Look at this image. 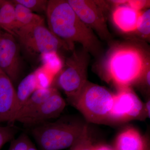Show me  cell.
Segmentation results:
<instances>
[{"label": "cell", "instance_id": "20", "mask_svg": "<svg viewBox=\"0 0 150 150\" xmlns=\"http://www.w3.org/2000/svg\"><path fill=\"white\" fill-rule=\"evenodd\" d=\"M20 129L14 124L0 126V150L7 143L11 142L19 131Z\"/></svg>", "mask_w": 150, "mask_h": 150}, {"label": "cell", "instance_id": "1", "mask_svg": "<svg viewBox=\"0 0 150 150\" xmlns=\"http://www.w3.org/2000/svg\"><path fill=\"white\" fill-rule=\"evenodd\" d=\"M46 13L48 29L56 37L71 45L80 43L88 53L99 52L97 37L79 18L68 1H48Z\"/></svg>", "mask_w": 150, "mask_h": 150}, {"label": "cell", "instance_id": "7", "mask_svg": "<svg viewBox=\"0 0 150 150\" xmlns=\"http://www.w3.org/2000/svg\"><path fill=\"white\" fill-rule=\"evenodd\" d=\"M147 118L144 103L130 87L119 88L115 94L108 123H121Z\"/></svg>", "mask_w": 150, "mask_h": 150}, {"label": "cell", "instance_id": "16", "mask_svg": "<svg viewBox=\"0 0 150 150\" xmlns=\"http://www.w3.org/2000/svg\"><path fill=\"white\" fill-rule=\"evenodd\" d=\"M37 88V72L36 71L28 75L19 84L16 91V115L22 106Z\"/></svg>", "mask_w": 150, "mask_h": 150}, {"label": "cell", "instance_id": "22", "mask_svg": "<svg viewBox=\"0 0 150 150\" xmlns=\"http://www.w3.org/2000/svg\"><path fill=\"white\" fill-rule=\"evenodd\" d=\"M14 2L21 4L32 12H46L48 1L46 0H13Z\"/></svg>", "mask_w": 150, "mask_h": 150}, {"label": "cell", "instance_id": "27", "mask_svg": "<svg viewBox=\"0 0 150 150\" xmlns=\"http://www.w3.org/2000/svg\"><path fill=\"white\" fill-rule=\"evenodd\" d=\"M128 1H111V2L112 3H113L114 4L116 5L120 6L122 5L126 4L128 2Z\"/></svg>", "mask_w": 150, "mask_h": 150}, {"label": "cell", "instance_id": "28", "mask_svg": "<svg viewBox=\"0 0 150 150\" xmlns=\"http://www.w3.org/2000/svg\"><path fill=\"white\" fill-rule=\"evenodd\" d=\"M146 150H150L149 146L148 147V148Z\"/></svg>", "mask_w": 150, "mask_h": 150}, {"label": "cell", "instance_id": "15", "mask_svg": "<svg viewBox=\"0 0 150 150\" xmlns=\"http://www.w3.org/2000/svg\"><path fill=\"white\" fill-rule=\"evenodd\" d=\"M0 28L15 37L18 28L14 5L12 1L0 0Z\"/></svg>", "mask_w": 150, "mask_h": 150}, {"label": "cell", "instance_id": "3", "mask_svg": "<svg viewBox=\"0 0 150 150\" xmlns=\"http://www.w3.org/2000/svg\"><path fill=\"white\" fill-rule=\"evenodd\" d=\"M87 127L81 122L60 119L33 126L30 132L41 150H62L71 148Z\"/></svg>", "mask_w": 150, "mask_h": 150}, {"label": "cell", "instance_id": "4", "mask_svg": "<svg viewBox=\"0 0 150 150\" xmlns=\"http://www.w3.org/2000/svg\"><path fill=\"white\" fill-rule=\"evenodd\" d=\"M115 94L104 87L87 81L80 93L69 100L88 122L108 123Z\"/></svg>", "mask_w": 150, "mask_h": 150}, {"label": "cell", "instance_id": "18", "mask_svg": "<svg viewBox=\"0 0 150 150\" xmlns=\"http://www.w3.org/2000/svg\"><path fill=\"white\" fill-rule=\"evenodd\" d=\"M136 31L141 37L144 38H149L150 34V10L142 11L137 23Z\"/></svg>", "mask_w": 150, "mask_h": 150}, {"label": "cell", "instance_id": "14", "mask_svg": "<svg viewBox=\"0 0 150 150\" xmlns=\"http://www.w3.org/2000/svg\"><path fill=\"white\" fill-rule=\"evenodd\" d=\"M56 89L55 88L51 86L46 88H37L18 110L15 117L14 123L36 110L52 95Z\"/></svg>", "mask_w": 150, "mask_h": 150}, {"label": "cell", "instance_id": "9", "mask_svg": "<svg viewBox=\"0 0 150 150\" xmlns=\"http://www.w3.org/2000/svg\"><path fill=\"white\" fill-rule=\"evenodd\" d=\"M19 51L15 37L0 28V69L13 82L20 70Z\"/></svg>", "mask_w": 150, "mask_h": 150}, {"label": "cell", "instance_id": "2", "mask_svg": "<svg viewBox=\"0 0 150 150\" xmlns=\"http://www.w3.org/2000/svg\"><path fill=\"white\" fill-rule=\"evenodd\" d=\"M149 62L140 49L120 46L109 52L104 68L108 79L119 88L130 87L140 81Z\"/></svg>", "mask_w": 150, "mask_h": 150}, {"label": "cell", "instance_id": "11", "mask_svg": "<svg viewBox=\"0 0 150 150\" xmlns=\"http://www.w3.org/2000/svg\"><path fill=\"white\" fill-rule=\"evenodd\" d=\"M16 92L9 78L0 69V123L14 124Z\"/></svg>", "mask_w": 150, "mask_h": 150}, {"label": "cell", "instance_id": "12", "mask_svg": "<svg viewBox=\"0 0 150 150\" xmlns=\"http://www.w3.org/2000/svg\"><path fill=\"white\" fill-rule=\"evenodd\" d=\"M142 11L132 8L127 4L117 6L112 15V20L116 26L125 33L136 31Z\"/></svg>", "mask_w": 150, "mask_h": 150}, {"label": "cell", "instance_id": "21", "mask_svg": "<svg viewBox=\"0 0 150 150\" xmlns=\"http://www.w3.org/2000/svg\"><path fill=\"white\" fill-rule=\"evenodd\" d=\"M93 145L89 133L88 126L70 150H93Z\"/></svg>", "mask_w": 150, "mask_h": 150}, {"label": "cell", "instance_id": "17", "mask_svg": "<svg viewBox=\"0 0 150 150\" xmlns=\"http://www.w3.org/2000/svg\"><path fill=\"white\" fill-rule=\"evenodd\" d=\"M12 1L14 5L18 30L21 28L44 22L42 17L34 13L24 6Z\"/></svg>", "mask_w": 150, "mask_h": 150}, {"label": "cell", "instance_id": "25", "mask_svg": "<svg viewBox=\"0 0 150 150\" xmlns=\"http://www.w3.org/2000/svg\"><path fill=\"white\" fill-rule=\"evenodd\" d=\"M93 150H115L114 147L106 144H100L96 145H93Z\"/></svg>", "mask_w": 150, "mask_h": 150}, {"label": "cell", "instance_id": "13", "mask_svg": "<svg viewBox=\"0 0 150 150\" xmlns=\"http://www.w3.org/2000/svg\"><path fill=\"white\" fill-rule=\"evenodd\" d=\"M149 146L148 142L139 131L129 128L118 135L114 148L115 150H146Z\"/></svg>", "mask_w": 150, "mask_h": 150}, {"label": "cell", "instance_id": "19", "mask_svg": "<svg viewBox=\"0 0 150 150\" xmlns=\"http://www.w3.org/2000/svg\"><path fill=\"white\" fill-rule=\"evenodd\" d=\"M11 142L8 150H38L25 133H22Z\"/></svg>", "mask_w": 150, "mask_h": 150}, {"label": "cell", "instance_id": "26", "mask_svg": "<svg viewBox=\"0 0 150 150\" xmlns=\"http://www.w3.org/2000/svg\"><path fill=\"white\" fill-rule=\"evenodd\" d=\"M144 110L147 118H150V98L148 99L146 103H144Z\"/></svg>", "mask_w": 150, "mask_h": 150}, {"label": "cell", "instance_id": "23", "mask_svg": "<svg viewBox=\"0 0 150 150\" xmlns=\"http://www.w3.org/2000/svg\"><path fill=\"white\" fill-rule=\"evenodd\" d=\"M132 8L140 11L149 5L150 1H128L127 3Z\"/></svg>", "mask_w": 150, "mask_h": 150}, {"label": "cell", "instance_id": "5", "mask_svg": "<svg viewBox=\"0 0 150 150\" xmlns=\"http://www.w3.org/2000/svg\"><path fill=\"white\" fill-rule=\"evenodd\" d=\"M15 38L25 51L32 55L43 56L57 53L62 48L72 50L74 48V45L54 35L44 22L20 28Z\"/></svg>", "mask_w": 150, "mask_h": 150}, {"label": "cell", "instance_id": "10", "mask_svg": "<svg viewBox=\"0 0 150 150\" xmlns=\"http://www.w3.org/2000/svg\"><path fill=\"white\" fill-rule=\"evenodd\" d=\"M66 103L56 89L49 98L29 115L18 119V122L34 126L58 118L66 107Z\"/></svg>", "mask_w": 150, "mask_h": 150}, {"label": "cell", "instance_id": "8", "mask_svg": "<svg viewBox=\"0 0 150 150\" xmlns=\"http://www.w3.org/2000/svg\"><path fill=\"white\" fill-rule=\"evenodd\" d=\"M68 3L81 21L104 40L110 38L103 9L97 1L69 0Z\"/></svg>", "mask_w": 150, "mask_h": 150}, {"label": "cell", "instance_id": "6", "mask_svg": "<svg viewBox=\"0 0 150 150\" xmlns=\"http://www.w3.org/2000/svg\"><path fill=\"white\" fill-rule=\"evenodd\" d=\"M88 53L83 49L81 52L74 51L57 78V85L64 92L68 100L76 96L87 82Z\"/></svg>", "mask_w": 150, "mask_h": 150}, {"label": "cell", "instance_id": "24", "mask_svg": "<svg viewBox=\"0 0 150 150\" xmlns=\"http://www.w3.org/2000/svg\"><path fill=\"white\" fill-rule=\"evenodd\" d=\"M150 65L148 66L145 70L144 74L142 76V79L140 80V81H142L144 83L145 86L148 89H149L150 85ZM139 81V82H140Z\"/></svg>", "mask_w": 150, "mask_h": 150}]
</instances>
